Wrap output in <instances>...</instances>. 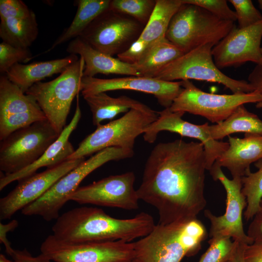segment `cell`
Listing matches in <instances>:
<instances>
[{
  "mask_svg": "<svg viewBox=\"0 0 262 262\" xmlns=\"http://www.w3.org/2000/svg\"><path fill=\"white\" fill-rule=\"evenodd\" d=\"M246 245H246L239 242H237L232 257L230 260L231 262H245L244 253L246 246Z\"/></svg>",
  "mask_w": 262,
  "mask_h": 262,
  "instance_id": "cell-44",
  "label": "cell"
},
{
  "mask_svg": "<svg viewBox=\"0 0 262 262\" xmlns=\"http://www.w3.org/2000/svg\"><path fill=\"white\" fill-rule=\"evenodd\" d=\"M85 160H67L40 173L18 181L17 185L0 199V219H10L16 212L33 202L48 191L60 178Z\"/></svg>",
  "mask_w": 262,
  "mask_h": 262,
  "instance_id": "cell-15",
  "label": "cell"
},
{
  "mask_svg": "<svg viewBox=\"0 0 262 262\" xmlns=\"http://www.w3.org/2000/svg\"><path fill=\"white\" fill-rule=\"evenodd\" d=\"M135 174L127 172L112 175L79 187L70 200L79 204L117 208L126 210L139 208L140 200L134 188Z\"/></svg>",
  "mask_w": 262,
  "mask_h": 262,
  "instance_id": "cell-14",
  "label": "cell"
},
{
  "mask_svg": "<svg viewBox=\"0 0 262 262\" xmlns=\"http://www.w3.org/2000/svg\"><path fill=\"white\" fill-rule=\"evenodd\" d=\"M38 34V23L33 12L26 17L0 20V37L3 42L14 47L29 49Z\"/></svg>",
  "mask_w": 262,
  "mask_h": 262,
  "instance_id": "cell-27",
  "label": "cell"
},
{
  "mask_svg": "<svg viewBox=\"0 0 262 262\" xmlns=\"http://www.w3.org/2000/svg\"><path fill=\"white\" fill-rule=\"evenodd\" d=\"M92 115V122L98 127L102 121L114 119L122 113H127L131 109H135L146 112L153 110L145 104L126 96L113 98L105 92L83 97Z\"/></svg>",
  "mask_w": 262,
  "mask_h": 262,
  "instance_id": "cell-23",
  "label": "cell"
},
{
  "mask_svg": "<svg viewBox=\"0 0 262 262\" xmlns=\"http://www.w3.org/2000/svg\"><path fill=\"white\" fill-rule=\"evenodd\" d=\"M33 12L21 0H0V20L26 17Z\"/></svg>",
  "mask_w": 262,
  "mask_h": 262,
  "instance_id": "cell-37",
  "label": "cell"
},
{
  "mask_svg": "<svg viewBox=\"0 0 262 262\" xmlns=\"http://www.w3.org/2000/svg\"><path fill=\"white\" fill-rule=\"evenodd\" d=\"M214 46L207 44L184 54L165 66L154 78L169 82L195 80L216 82L234 94L253 92L248 82L232 79L217 67L212 53Z\"/></svg>",
  "mask_w": 262,
  "mask_h": 262,
  "instance_id": "cell-9",
  "label": "cell"
},
{
  "mask_svg": "<svg viewBox=\"0 0 262 262\" xmlns=\"http://www.w3.org/2000/svg\"><path fill=\"white\" fill-rule=\"evenodd\" d=\"M66 51L83 59V77H94L97 74L140 76L131 64L95 49L80 36L69 42Z\"/></svg>",
  "mask_w": 262,
  "mask_h": 262,
  "instance_id": "cell-21",
  "label": "cell"
},
{
  "mask_svg": "<svg viewBox=\"0 0 262 262\" xmlns=\"http://www.w3.org/2000/svg\"><path fill=\"white\" fill-rule=\"evenodd\" d=\"M47 119L42 110L0 117V140L37 121Z\"/></svg>",
  "mask_w": 262,
  "mask_h": 262,
  "instance_id": "cell-32",
  "label": "cell"
},
{
  "mask_svg": "<svg viewBox=\"0 0 262 262\" xmlns=\"http://www.w3.org/2000/svg\"><path fill=\"white\" fill-rule=\"evenodd\" d=\"M210 174L215 180H219L227 195L225 213L216 216L209 210L204 211L205 216L211 223L210 236H224L232 238L233 241L246 245L253 243L244 229L243 213L247 205L245 196L242 191V178L228 179L221 168L213 166Z\"/></svg>",
  "mask_w": 262,
  "mask_h": 262,
  "instance_id": "cell-13",
  "label": "cell"
},
{
  "mask_svg": "<svg viewBox=\"0 0 262 262\" xmlns=\"http://www.w3.org/2000/svg\"><path fill=\"white\" fill-rule=\"evenodd\" d=\"M235 26L234 22L221 19L203 8L182 3L173 16L165 37L185 54L207 44L216 45Z\"/></svg>",
  "mask_w": 262,
  "mask_h": 262,
  "instance_id": "cell-4",
  "label": "cell"
},
{
  "mask_svg": "<svg viewBox=\"0 0 262 262\" xmlns=\"http://www.w3.org/2000/svg\"><path fill=\"white\" fill-rule=\"evenodd\" d=\"M262 20L249 27L235 26L212 49L215 64L219 69L237 67L247 62L262 66Z\"/></svg>",
  "mask_w": 262,
  "mask_h": 262,
  "instance_id": "cell-17",
  "label": "cell"
},
{
  "mask_svg": "<svg viewBox=\"0 0 262 262\" xmlns=\"http://www.w3.org/2000/svg\"><path fill=\"white\" fill-rule=\"evenodd\" d=\"M184 54L164 37L150 44L139 60L132 65L140 76L154 78L165 66Z\"/></svg>",
  "mask_w": 262,
  "mask_h": 262,
  "instance_id": "cell-24",
  "label": "cell"
},
{
  "mask_svg": "<svg viewBox=\"0 0 262 262\" xmlns=\"http://www.w3.org/2000/svg\"><path fill=\"white\" fill-rule=\"evenodd\" d=\"M133 155V149L119 147H110L97 152L60 178L42 196L23 208L21 213L38 215L47 221L56 219L60 210L86 176L107 162L130 158Z\"/></svg>",
  "mask_w": 262,
  "mask_h": 262,
  "instance_id": "cell-5",
  "label": "cell"
},
{
  "mask_svg": "<svg viewBox=\"0 0 262 262\" xmlns=\"http://www.w3.org/2000/svg\"><path fill=\"white\" fill-rule=\"evenodd\" d=\"M85 66L81 57L59 76L47 82H38L26 93L36 101L47 120L59 134L66 127L73 100L81 91Z\"/></svg>",
  "mask_w": 262,
  "mask_h": 262,
  "instance_id": "cell-6",
  "label": "cell"
},
{
  "mask_svg": "<svg viewBox=\"0 0 262 262\" xmlns=\"http://www.w3.org/2000/svg\"><path fill=\"white\" fill-rule=\"evenodd\" d=\"M60 135L47 119L37 121L14 132L1 141L0 171L7 175L32 164Z\"/></svg>",
  "mask_w": 262,
  "mask_h": 262,
  "instance_id": "cell-8",
  "label": "cell"
},
{
  "mask_svg": "<svg viewBox=\"0 0 262 262\" xmlns=\"http://www.w3.org/2000/svg\"><path fill=\"white\" fill-rule=\"evenodd\" d=\"M258 2L259 3V7L262 11V0H259Z\"/></svg>",
  "mask_w": 262,
  "mask_h": 262,
  "instance_id": "cell-46",
  "label": "cell"
},
{
  "mask_svg": "<svg viewBox=\"0 0 262 262\" xmlns=\"http://www.w3.org/2000/svg\"><path fill=\"white\" fill-rule=\"evenodd\" d=\"M248 82L254 91L258 92L262 97V66L256 65L248 77ZM257 108H262V101L256 103Z\"/></svg>",
  "mask_w": 262,
  "mask_h": 262,
  "instance_id": "cell-41",
  "label": "cell"
},
{
  "mask_svg": "<svg viewBox=\"0 0 262 262\" xmlns=\"http://www.w3.org/2000/svg\"><path fill=\"white\" fill-rule=\"evenodd\" d=\"M149 46L138 38L126 51L118 55L117 58L124 62L133 64L139 60Z\"/></svg>",
  "mask_w": 262,
  "mask_h": 262,
  "instance_id": "cell-38",
  "label": "cell"
},
{
  "mask_svg": "<svg viewBox=\"0 0 262 262\" xmlns=\"http://www.w3.org/2000/svg\"><path fill=\"white\" fill-rule=\"evenodd\" d=\"M35 99L10 81L6 74L0 76V117L40 111Z\"/></svg>",
  "mask_w": 262,
  "mask_h": 262,
  "instance_id": "cell-28",
  "label": "cell"
},
{
  "mask_svg": "<svg viewBox=\"0 0 262 262\" xmlns=\"http://www.w3.org/2000/svg\"><path fill=\"white\" fill-rule=\"evenodd\" d=\"M110 2V0H76L77 12L70 25L49 49L39 55L49 52L58 46L80 36L98 16L109 8Z\"/></svg>",
  "mask_w": 262,
  "mask_h": 262,
  "instance_id": "cell-25",
  "label": "cell"
},
{
  "mask_svg": "<svg viewBox=\"0 0 262 262\" xmlns=\"http://www.w3.org/2000/svg\"><path fill=\"white\" fill-rule=\"evenodd\" d=\"M235 10L238 28L249 27L262 20V15L250 0H229Z\"/></svg>",
  "mask_w": 262,
  "mask_h": 262,
  "instance_id": "cell-35",
  "label": "cell"
},
{
  "mask_svg": "<svg viewBox=\"0 0 262 262\" xmlns=\"http://www.w3.org/2000/svg\"><path fill=\"white\" fill-rule=\"evenodd\" d=\"M40 249L53 262H131L134 259L133 242L122 241L68 243L50 235Z\"/></svg>",
  "mask_w": 262,
  "mask_h": 262,
  "instance_id": "cell-11",
  "label": "cell"
},
{
  "mask_svg": "<svg viewBox=\"0 0 262 262\" xmlns=\"http://www.w3.org/2000/svg\"><path fill=\"white\" fill-rule=\"evenodd\" d=\"M156 2V0H112L109 9L130 16L145 26L152 14Z\"/></svg>",
  "mask_w": 262,
  "mask_h": 262,
  "instance_id": "cell-31",
  "label": "cell"
},
{
  "mask_svg": "<svg viewBox=\"0 0 262 262\" xmlns=\"http://www.w3.org/2000/svg\"><path fill=\"white\" fill-rule=\"evenodd\" d=\"M255 165L258 168L257 171H250L242 178V191L247 202L244 213L246 221L253 218L262 199V159L255 162Z\"/></svg>",
  "mask_w": 262,
  "mask_h": 262,
  "instance_id": "cell-30",
  "label": "cell"
},
{
  "mask_svg": "<svg viewBox=\"0 0 262 262\" xmlns=\"http://www.w3.org/2000/svg\"><path fill=\"white\" fill-rule=\"evenodd\" d=\"M56 220L52 235L68 243L131 242L146 236L155 225L152 216L145 212L131 218L119 219L101 209L87 206L71 209Z\"/></svg>",
  "mask_w": 262,
  "mask_h": 262,
  "instance_id": "cell-2",
  "label": "cell"
},
{
  "mask_svg": "<svg viewBox=\"0 0 262 262\" xmlns=\"http://www.w3.org/2000/svg\"><path fill=\"white\" fill-rule=\"evenodd\" d=\"M0 262H16V261L10 260L3 254H0Z\"/></svg>",
  "mask_w": 262,
  "mask_h": 262,
  "instance_id": "cell-45",
  "label": "cell"
},
{
  "mask_svg": "<svg viewBox=\"0 0 262 262\" xmlns=\"http://www.w3.org/2000/svg\"><path fill=\"white\" fill-rule=\"evenodd\" d=\"M237 241L228 236L212 237L209 246L197 262H227L232 257Z\"/></svg>",
  "mask_w": 262,
  "mask_h": 262,
  "instance_id": "cell-33",
  "label": "cell"
},
{
  "mask_svg": "<svg viewBox=\"0 0 262 262\" xmlns=\"http://www.w3.org/2000/svg\"><path fill=\"white\" fill-rule=\"evenodd\" d=\"M29 49L14 47L4 42L0 44V73L6 74L10 68L16 63H26L32 59Z\"/></svg>",
  "mask_w": 262,
  "mask_h": 262,
  "instance_id": "cell-34",
  "label": "cell"
},
{
  "mask_svg": "<svg viewBox=\"0 0 262 262\" xmlns=\"http://www.w3.org/2000/svg\"><path fill=\"white\" fill-rule=\"evenodd\" d=\"M207 231L197 218L158 224L146 236L133 242L134 262H180L195 255Z\"/></svg>",
  "mask_w": 262,
  "mask_h": 262,
  "instance_id": "cell-3",
  "label": "cell"
},
{
  "mask_svg": "<svg viewBox=\"0 0 262 262\" xmlns=\"http://www.w3.org/2000/svg\"><path fill=\"white\" fill-rule=\"evenodd\" d=\"M76 108L74 115L58 139L32 164L16 173L7 175H3L0 179V191L13 181H18L36 173L40 168L52 167L68 160V158L75 151L69 138L76 128L82 115L79 104V94L76 96Z\"/></svg>",
  "mask_w": 262,
  "mask_h": 262,
  "instance_id": "cell-19",
  "label": "cell"
},
{
  "mask_svg": "<svg viewBox=\"0 0 262 262\" xmlns=\"http://www.w3.org/2000/svg\"><path fill=\"white\" fill-rule=\"evenodd\" d=\"M144 27L133 18L109 8L80 37L95 49L114 57L129 49L139 37Z\"/></svg>",
  "mask_w": 262,
  "mask_h": 262,
  "instance_id": "cell-12",
  "label": "cell"
},
{
  "mask_svg": "<svg viewBox=\"0 0 262 262\" xmlns=\"http://www.w3.org/2000/svg\"><path fill=\"white\" fill-rule=\"evenodd\" d=\"M228 137V148L213 166L227 168L232 178H242L250 171L252 163L262 159V135L245 134L242 138Z\"/></svg>",
  "mask_w": 262,
  "mask_h": 262,
  "instance_id": "cell-20",
  "label": "cell"
},
{
  "mask_svg": "<svg viewBox=\"0 0 262 262\" xmlns=\"http://www.w3.org/2000/svg\"><path fill=\"white\" fill-rule=\"evenodd\" d=\"M81 92L83 97L116 90H131L154 96L158 102L169 108L183 89L182 81L169 82L154 78L128 76L112 79L82 77Z\"/></svg>",
  "mask_w": 262,
  "mask_h": 262,
  "instance_id": "cell-16",
  "label": "cell"
},
{
  "mask_svg": "<svg viewBox=\"0 0 262 262\" xmlns=\"http://www.w3.org/2000/svg\"><path fill=\"white\" fill-rule=\"evenodd\" d=\"M152 14L138 39L148 45L164 38L169 23L181 0H156Z\"/></svg>",
  "mask_w": 262,
  "mask_h": 262,
  "instance_id": "cell-29",
  "label": "cell"
},
{
  "mask_svg": "<svg viewBox=\"0 0 262 262\" xmlns=\"http://www.w3.org/2000/svg\"><path fill=\"white\" fill-rule=\"evenodd\" d=\"M182 3L197 5L221 19L235 22L236 14L228 6L226 0H181Z\"/></svg>",
  "mask_w": 262,
  "mask_h": 262,
  "instance_id": "cell-36",
  "label": "cell"
},
{
  "mask_svg": "<svg viewBox=\"0 0 262 262\" xmlns=\"http://www.w3.org/2000/svg\"><path fill=\"white\" fill-rule=\"evenodd\" d=\"M158 118L145 130L144 140L153 143L159 133L168 131L177 133L182 136L197 139L203 144L206 158L207 170H210L215 161L229 147L228 142H220L210 135L209 124L196 125L183 120L185 114L182 112H173L169 108L158 112Z\"/></svg>",
  "mask_w": 262,
  "mask_h": 262,
  "instance_id": "cell-18",
  "label": "cell"
},
{
  "mask_svg": "<svg viewBox=\"0 0 262 262\" xmlns=\"http://www.w3.org/2000/svg\"><path fill=\"white\" fill-rule=\"evenodd\" d=\"M207 170L201 142L180 139L159 143L146 161L138 197L157 210L159 224L197 218L206 206Z\"/></svg>",
  "mask_w": 262,
  "mask_h": 262,
  "instance_id": "cell-1",
  "label": "cell"
},
{
  "mask_svg": "<svg viewBox=\"0 0 262 262\" xmlns=\"http://www.w3.org/2000/svg\"><path fill=\"white\" fill-rule=\"evenodd\" d=\"M79 59L77 55L70 54L63 58L29 64L16 63L10 68L6 75L26 93L34 84L54 74H61Z\"/></svg>",
  "mask_w": 262,
  "mask_h": 262,
  "instance_id": "cell-22",
  "label": "cell"
},
{
  "mask_svg": "<svg viewBox=\"0 0 262 262\" xmlns=\"http://www.w3.org/2000/svg\"><path fill=\"white\" fill-rule=\"evenodd\" d=\"M5 251L16 262H53L41 253L38 256H33L26 248L20 250L11 247Z\"/></svg>",
  "mask_w": 262,
  "mask_h": 262,
  "instance_id": "cell-39",
  "label": "cell"
},
{
  "mask_svg": "<svg viewBox=\"0 0 262 262\" xmlns=\"http://www.w3.org/2000/svg\"><path fill=\"white\" fill-rule=\"evenodd\" d=\"M208 130L211 136L217 141L235 132L262 135V120L241 105L223 121L209 125Z\"/></svg>",
  "mask_w": 262,
  "mask_h": 262,
  "instance_id": "cell-26",
  "label": "cell"
},
{
  "mask_svg": "<svg viewBox=\"0 0 262 262\" xmlns=\"http://www.w3.org/2000/svg\"><path fill=\"white\" fill-rule=\"evenodd\" d=\"M131 262H134L133 261Z\"/></svg>",
  "mask_w": 262,
  "mask_h": 262,
  "instance_id": "cell-48",
  "label": "cell"
},
{
  "mask_svg": "<svg viewBox=\"0 0 262 262\" xmlns=\"http://www.w3.org/2000/svg\"><path fill=\"white\" fill-rule=\"evenodd\" d=\"M182 81V91L169 109L203 116L216 124L226 119L240 105L262 101L257 91L247 93L215 94L205 92L190 80Z\"/></svg>",
  "mask_w": 262,
  "mask_h": 262,
  "instance_id": "cell-10",
  "label": "cell"
},
{
  "mask_svg": "<svg viewBox=\"0 0 262 262\" xmlns=\"http://www.w3.org/2000/svg\"><path fill=\"white\" fill-rule=\"evenodd\" d=\"M18 222L16 220H13L6 224L0 223V242L2 243L7 249L11 247V243L7 238L9 232L13 231L17 226Z\"/></svg>",
  "mask_w": 262,
  "mask_h": 262,
  "instance_id": "cell-43",
  "label": "cell"
},
{
  "mask_svg": "<svg viewBox=\"0 0 262 262\" xmlns=\"http://www.w3.org/2000/svg\"><path fill=\"white\" fill-rule=\"evenodd\" d=\"M244 257L245 262H262V242L246 245Z\"/></svg>",
  "mask_w": 262,
  "mask_h": 262,
  "instance_id": "cell-42",
  "label": "cell"
},
{
  "mask_svg": "<svg viewBox=\"0 0 262 262\" xmlns=\"http://www.w3.org/2000/svg\"><path fill=\"white\" fill-rule=\"evenodd\" d=\"M231 262V261H228V262Z\"/></svg>",
  "mask_w": 262,
  "mask_h": 262,
  "instance_id": "cell-47",
  "label": "cell"
},
{
  "mask_svg": "<svg viewBox=\"0 0 262 262\" xmlns=\"http://www.w3.org/2000/svg\"><path fill=\"white\" fill-rule=\"evenodd\" d=\"M158 112H146L132 109L121 117L100 125L86 137L68 158H85L110 147L133 149L135 139L158 117Z\"/></svg>",
  "mask_w": 262,
  "mask_h": 262,
  "instance_id": "cell-7",
  "label": "cell"
},
{
  "mask_svg": "<svg viewBox=\"0 0 262 262\" xmlns=\"http://www.w3.org/2000/svg\"><path fill=\"white\" fill-rule=\"evenodd\" d=\"M246 234L253 243L262 242V199L258 211L249 225Z\"/></svg>",
  "mask_w": 262,
  "mask_h": 262,
  "instance_id": "cell-40",
  "label": "cell"
}]
</instances>
